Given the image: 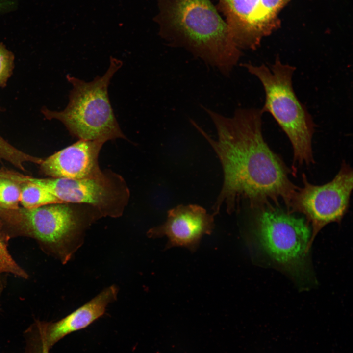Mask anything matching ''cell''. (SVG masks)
<instances>
[{"label":"cell","mask_w":353,"mask_h":353,"mask_svg":"<svg viewBox=\"0 0 353 353\" xmlns=\"http://www.w3.org/2000/svg\"><path fill=\"white\" fill-rule=\"evenodd\" d=\"M204 109L216 127V140L190 122L212 147L222 167L223 183L212 214H218L223 206L231 214L242 200L254 208L271 202L278 205L281 200L288 208L298 188L289 179L288 168L264 140L261 109L239 108L228 117Z\"/></svg>","instance_id":"1"},{"label":"cell","mask_w":353,"mask_h":353,"mask_svg":"<svg viewBox=\"0 0 353 353\" xmlns=\"http://www.w3.org/2000/svg\"><path fill=\"white\" fill-rule=\"evenodd\" d=\"M160 35L173 47L183 48L225 76L242 55L228 26L210 0H159Z\"/></svg>","instance_id":"2"},{"label":"cell","mask_w":353,"mask_h":353,"mask_svg":"<svg viewBox=\"0 0 353 353\" xmlns=\"http://www.w3.org/2000/svg\"><path fill=\"white\" fill-rule=\"evenodd\" d=\"M1 217L9 240L17 236L34 239L43 252L65 264L83 244L86 230L103 217L88 204L59 203L6 210Z\"/></svg>","instance_id":"3"},{"label":"cell","mask_w":353,"mask_h":353,"mask_svg":"<svg viewBox=\"0 0 353 353\" xmlns=\"http://www.w3.org/2000/svg\"><path fill=\"white\" fill-rule=\"evenodd\" d=\"M122 62L110 56V64L102 76L86 82L67 75L72 85L69 103L62 111L41 110L49 120L56 119L65 126L71 135L83 140H101L105 142L118 138L126 139L117 122L109 100L108 87Z\"/></svg>","instance_id":"4"},{"label":"cell","mask_w":353,"mask_h":353,"mask_svg":"<svg viewBox=\"0 0 353 353\" xmlns=\"http://www.w3.org/2000/svg\"><path fill=\"white\" fill-rule=\"evenodd\" d=\"M242 66L262 84L265 99L261 111L271 114L287 135L293 148V164L313 163L312 139L315 125L293 89L292 77L296 68L282 63L278 56L270 67L264 64Z\"/></svg>","instance_id":"5"},{"label":"cell","mask_w":353,"mask_h":353,"mask_svg":"<svg viewBox=\"0 0 353 353\" xmlns=\"http://www.w3.org/2000/svg\"><path fill=\"white\" fill-rule=\"evenodd\" d=\"M252 209V233L262 252L288 271H301L311 247L308 222L277 204L268 203Z\"/></svg>","instance_id":"6"},{"label":"cell","mask_w":353,"mask_h":353,"mask_svg":"<svg viewBox=\"0 0 353 353\" xmlns=\"http://www.w3.org/2000/svg\"><path fill=\"white\" fill-rule=\"evenodd\" d=\"M5 176L19 184L30 182L50 193L59 203L85 204L97 209L102 217H121L128 204L129 189L122 176L105 170L101 177L85 179L38 178L8 170Z\"/></svg>","instance_id":"7"},{"label":"cell","mask_w":353,"mask_h":353,"mask_svg":"<svg viewBox=\"0 0 353 353\" xmlns=\"http://www.w3.org/2000/svg\"><path fill=\"white\" fill-rule=\"evenodd\" d=\"M303 187L297 189L287 211L304 215L310 223L311 247L316 235L326 225L341 221L349 207L353 186V173L343 162L334 178L322 185H313L303 175Z\"/></svg>","instance_id":"8"},{"label":"cell","mask_w":353,"mask_h":353,"mask_svg":"<svg viewBox=\"0 0 353 353\" xmlns=\"http://www.w3.org/2000/svg\"><path fill=\"white\" fill-rule=\"evenodd\" d=\"M118 293V287L111 285L58 321H36L25 332L26 353L50 350L65 336L87 327L104 314L108 304L116 300Z\"/></svg>","instance_id":"9"},{"label":"cell","mask_w":353,"mask_h":353,"mask_svg":"<svg viewBox=\"0 0 353 353\" xmlns=\"http://www.w3.org/2000/svg\"><path fill=\"white\" fill-rule=\"evenodd\" d=\"M214 216L197 204L178 205L168 211L166 221L150 228V238L166 236V247L187 248L195 251L202 237L210 234L214 228Z\"/></svg>","instance_id":"10"},{"label":"cell","mask_w":353,"mask_h":353,"mask_svg":"<svg viewBox=\"0 0 353 353\" xmlns=\"http://www.w3.org/2000/svg\"><path fill=\"white\" fill-rule=\"evenodd\" d=\"M105 143L101 140L79 139L43 159L41 169L53 178L85 179L101 177L105 170L102 171L99 166V155Z\"/></svg>","instance_id":"11"},{"label":"cell","mask_w":353,"mask_h":353,"mask_svg":"<svg viewBox=\"0 0 353 353\" xmlns=\"http://www.w3.org/2000/svg\"><path fill=\"white\" fill-rule=\"evenodd\" d=\"M233 41L240 50H255L260 44L257 25L260 0H219Z\"/></svg>","instance_id":"12"},{"label":"cell","mask_w":353,"mask_h":353,"mask_svg":"<svg viewBox=\"0 0 353 353\" xmlns=\"http://www.w3.org/2000/svg\"><path fill=\"white\" fill-rule=\"evenodd\" d=\"M292 0H260L257 25L261 36L270 35L279 26L280 11Z\"/></svg>","instance_id":"13"},{"label":"cell","mask_w":353,"mask_h":353,"mask_svg":"<svg viewBox=\"0 0 353 353\" xmlns=\"http://www.w3.org/2000/svg\"><path fill=\"white\" fill-rule=\"evenodd\" d=\"M19 184L21 187L20 202L25 208L32 209L59 203L50 193L39 185L30 182Z\"/></svg>","instance_id":"14"},{"label":"cell","mask_w":353,"mask_h":353,"mask_svg":"<svg viewBox=\"0 0 353 353\" xmlns=\"http://www.w3.org/2000/svg\"><path fill=\"white\" fill-rule=\"evenodd\" d=\"M0 106V111L2 110ZM4 160L22 171H25L24 165L27 162L40 164L43 159L33 156L16 148L0 135V160Z\"/></svg>","instance_id":"15"},{"label":"cell","mask_w":353,"mask_h":353,"mask_svg":"<svg viewBox=\"0 0 353 353\" xmlns=\"http://www.w3.org/2000/svg\"><path fill=\"white\" fill-rule=\"evenodd\" d=\"M9 240L0 224V276L10 274L18 277L27 279L28 274L15 261L9 252L8 249Z\"/></svg>","instance_id":"16"},{"label":"cell","mask_w":353,"mask_h":353,"mask_svg":"<svg viewBox=\"0 0 353 353\" xmlns=\"http://www.w3.org/2000/svg\"><path fill=\"white\" fill-rule=\"evenodd\" d=\"M20 192L19 183L0 176V208L8 210L18 209Z\"/></svg>","instance_id":"17"},{"label":"cell","mask_w":353,"mask_h":353,"mask_svg":"<svg viewBox=\"0 0 353 353\" xmlns=\"http://www.w3.org/2000/svg\"><path fill=\"white\" fill-rule=\"evenodd\" d=\"M14 56L5 45L0 43V87H4L12 75Z\"/></svg>","instance_id":"18"},{"label":"cell","mask_w":353,"mask_h":353,"mask_svg":"<svg viewBox=\"0 0 353 353\" xmlns=\"http://www.w3.org/2000/svg\"><path fill=\"white\" fill-rule=\"evenodd\" d=\"M15 1L12 0H0V13L12 10L16 7Z\"/></svg>","instance_id":"19"},{"label":"cell","mask_w":353,"mask_h":353,"mask_svg":"<svg viewBox=\"0 0 353 353\" xmlns=\"http://www.w3.org/2000/svg\"><path fill=\"white\" fill-rule=\"evenodd\" d=\"M4 286L3 281L2 279L1 276H0V296L3 290Z\"/></svg>","instance_id":"20"},{"label":"cell","mask_w":353,"mask_h":353,"mask_svg":"<svg viewBox=\"0 0 353 353\" xmlns=\"http://www.w3.org/2000/svg\"><path fill=\"white\" fill-rule=\"evenodd\" d=\"M49 351L48 350H44L40 353H50Z\"/></svg>","instance_id":"21"},{"label":"cell","mask_w":353,"mask_h":353,"mask_svg":"<svg viewBox=\"0 0 353 353\" xmlns=\"http://www.w3.org/2000/svg\"><path fill=\"white\" fill-rule=\"evenodd\" d=\"M3 209L0 208V213L3 210Z\"/></svg>","instance_id":"22"}]
</instances>
